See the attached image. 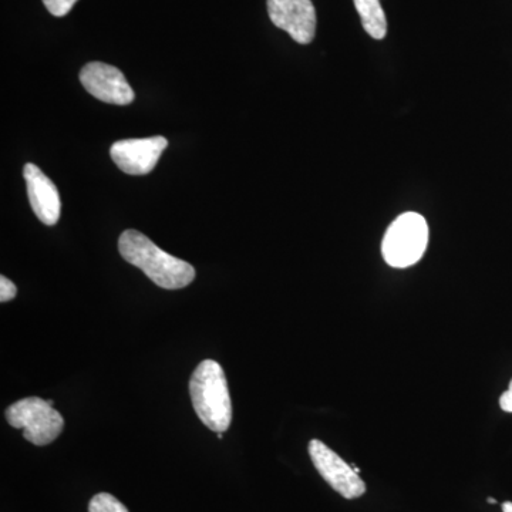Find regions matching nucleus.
<instances>
[{
	"instance_id": "f257e3e1",
	"label": "nucleus",
	"mask_w": 512,
	"mask_h": 512,
	"mask_svg": "<svg viewBox=\"0 0 512 512\" xmlns=\"http://www.w3.org/2000/svg\"><path fill=\"white\" fill-rule=\"evenodd\" d=\"M120 255L128 264L137 266L157 286L183 289L195 279L194 266L167 254L141 232L127 229L119 239Z\"/></svg>"
},
{
	"instance_id": "f03ea898",
	"label": "nucleus",
	"mask_w": 512,
	"mask_h": 512,
	"mask_svg": "<svg viewBox=\"0 0 512 512\" xmlns=\"http://www.w3.org/2000/svg\"><path fill=\"white\" fill-rule=\"evenodd\" d=\"M190 394L195 413L215 433L231 426L232 403L224 369L214 360H204L192 373Z\"/></svg>"
},
{
	"instance_id": "7ed1b4c3",
	"label": "nucleus",
	"mask_w": 512,
	"mask_h": 512,
	"mask_svg": "<svg viewBox=\"0 0 512 512\" xmlns=\"http://www.w3.org/2000/svg\"><path fill=\"white\" fill-rule=\"evenodd\" d=\"M429 225L417 212H404L387 228L382 254L387 265L409 268L423 258L429 245Z\"/></svg>"
},
{
	"instance_id": "20e7f679",
	"label": "nucleus",
	"mask_w": 512,
	"mask_h": 512,
	"mask_svg": "<svg viewBox=\"0 0 512 512\" xmlns=\"http://www.w3.org/2000/svg\"><path fill=\"white\" fill-rule=\"evenodd\" d=\"M6 420L15 429L23 430V437L35 446H47L62 433L64 420L49 400L26 397L6 409Z\"/></svg>"
},
{
	"instance_id": "39448f33",
	"label": "nucleus",
	"mask_w": 512,
	"mask_h": 512,
	"mask_svg": "<svg viewBox=\"0 0 512 512\" xmlns=\"http://www.w3.org/2000/svg\"><path fill=\"white\" fill-rule=\"evenodd\" d=\"M309 456L320 476L346 500H355L366 493L365 481L355 468L320 440L309 443Z\"/></svg>"
},
{
	"instance_id": "423d86ee",
	"label": "nucleus",
	"mask_w": 512,
	"mask_h": 512,
	"mask_svg": "<svg viewBox=\"0 0 512 512\" xmlns=\"http://www.w3.org/2000/svg\"><path fill=\"white\" fill-rule=\"evenodd\" d=\"M80 82L87 93L103 103L127 106L136 99L134 90L127 83L124 74L110 64L101 62L86 64L80 72Z\"/></svg>"
},
{
	"instance_id": "0eeeda50",
	"label": "nucleus",
	"mask_w": 512,
	"mask_h": 512,
	"mask_svg": "<svg viewBox=\"0 0 512 512\" xmlns=\"http://www.w3.org/2000/svg\"><path fill=\"white\" fill-rule=\"evenodd\" d=\"M266 5L272 23L296 43L309 45L315 39L316 10L312 0H268Z\"/></svg>"
},
{
	"instance_id": "6e6552de",
	"label": "nucleus",
	"mask_w": 512,
	"mask_h": 512,
	"mask_svg": "<svg viewBox=\"0 0 512 512\" xmlns=\"http://www.w3.org/2000/svg\"><path fill=\"white\" fill-rule=\"evenodd\" d=\"M167 146V138L163 136L131 138L114 143L110 156L123 173L146 175L156 168Z\"/></svg>"
},
{
	"instance_id": "1a4fd4ad",
	"label": "nucleus",
	"mask_w": 512,
	"mask_h": 512,
	"mask_svg": "<svg viewBox=\"0 0 512 512\" xmlns=\"http://www.w3.org/2000/svg\"><path fill=\"white\" fill-rule=\"evenodd\" d=\"M28 197L32 210L40 222L53 227L57 224L62 211L59 190L55 183L37 165L28 163L23 170Z\"/></svg>"
},
{
	"instance_id": "9d476101",
	"label": "nucleus",
	"mask_w": 512,
	"mask_h": 512,
	"mask_svg": "<svg viewBox=\"0 0 512 512\" xmlns=\"http://www.w3.org/2000/svg\"><path fill=\"white\" fill-rule=\"evenodd\" d=\"M363 28L373 39L382 40L387 33V20L380 0H353Z\"/></svg>"
},
{
	"instance_id": "9b49d317",
	"label": "nucleus",
	"mask_w": 512,
	"mask_h": 512,
	"mask_svg": "<svg viewBox=\"0 0 512 512\" xmlns=\"http://www.w3.org/2000/svg\"><path fill=\"white\" fill-rule=\"evenodd\" d=\"M43 3H45L46 9L49 10L53 16L63 18V16H66L67 13L73 9L77 0H43Z\"/></svg>"
},
{
	"instance_id": "f8f14e48",
	"label": "nucleus",
	"mask_w": 512,
	"mask_h": 512,
	"mask_svg": "<svg viewBox=\"0 0 512 512\" xmlns=\"http://www.w3.org/2000/svg\"><path fill=\"white\" fill-rule=\"evenodd\" d=\"M16 293H18L16 285L13 284L10 279L6 278V276H0V302L5 303L12 301Z\"/></svg>"
},
{
	"instance_id": "ddd939ff",
	"label": "nucleus",
	"mask_w": 512,
	"mask_h": 512,
	"mask_svg": "<svg viewBox=\"0 0 512 512\" xmlns=\"http://www.w3.org/2000/svg\"><path fill=\"white\" fill-rule=\"evenodd\" d=\"M500 407L505 413H512V380L510 386L500 397Z\"/></svg>"
},
{
	"instance_id": "4468645a",
	"label": "nucleus",
	"mask_w": 512,
	"mask_h": 512,
	"mask_svg": "<svg viewBox=\"0 0 512 512\" xmlns=\"http://www.w3.org/2000/svg\"><path fill=\"white\" fill-rule=\"evenodd\" d=\"M503 512H512V503H504Z\"/></svg>"
},
{
	"instance_id": "2eb2a0df",
	"label": "nucleus",
	"mask_w": 512,
	"mask_h": 512,
	"mask_svg": "<svg viewBox=\"0 0 512 512\" xmlns=\"http://www.w3.org/2000/svg\"><path fill=\"white\" fill-rule=\"evenodd\" d=\"M488 503L497 504V501H495L494 498H488Z\"/></svg>"
},
{
	"instance_id": "dca6fc26",
	"label": "nucleus",
	"mask_w": 512,
	"mask_h": 512,
	"mask_svg": "<svg viewBox=\"0 0 512 512\" xmlns=\"http://www.w3.org/2000/svg\"><path fill=\"white\" fill-rule=\"evenodd\" d=\"M217 437H218V439H220V440H221V439H222V437H224V434H222V433H217Z\"/></svg>"
},
{
	"instance_id": "f3484780",
	"label": "nucleus",
	"mask_w": 512,
	"mask_h": 512,
	"mask_svg": "<svg viewBox=\"0 0 512 512\" xmlns=\"http://www.w3.org/2000/svg\"><path fill=\"white\" fill-rule=\"evenodd\" d=\"M123 512H128L127 507H126V508H124Z\"/></svg>"
}]
</instances>
